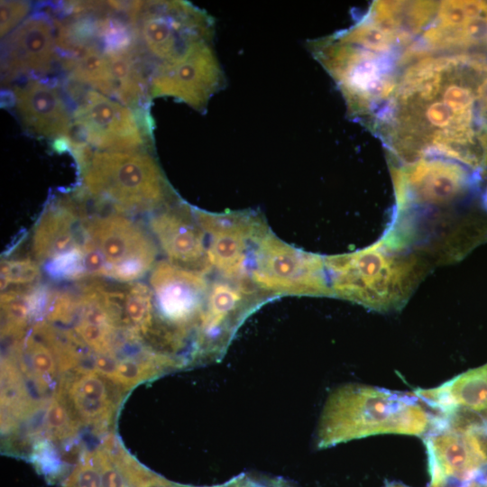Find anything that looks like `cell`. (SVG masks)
<instances>
[{"mask_svg":"<svg viewBox=\"0 0 487 487\" xmlns=\"http://www.w3.org/2000/svg\"><path fill=\"white\" fill-rule=\"evenodd\" d=\"M486 79L485 54L426 57L403 72L371 127L402 163L441 157L487 175V132L478 106Z\"/></svg>","mask_w":487,"mask_h":487,"instance_id":"6da1fadb","label":"cell"},{"mask_svg":"<svg viewBox=\"0 0 487 487\" xmlns=\"http://www.w3.org/2000/svg\"><path fill=\"white\" fill-rule=\"evenodd\" d=\"M433 413L415 396L368 385H343L328 396L319 419L317 447L379 434L424 436Z\"/></svg>","mask_w":487,"mask_h":487,"instance_id":"7a4b0ae2","label":"cell"},{"mask_svg":"<svg viewBox=\"0 0 487 487\" xmlns=\"http://www.w3.org/2000/svg\"><path fill=\"white\" fill-rule=\"evenodd\" d=\"M325 263L333 293L380 311L400 308L423 271L417 259L393 254L381 243Z\"/></svg>","mask_w":487,"mask_h":487,"instance_id":"3957f363","label":"cell"},{"mask_svg":"<svg viewBox=\"0 0 487 487\" xmlns=\"http://www.w3.org/2000/svg\"><path fill=\"white\" fill-rule=\"evenodd\" d=\"M81 173L87 196L117 212L149 210L166 196L161 170L144 151H95Z\"/></svg>","mask_w":487,"mask_h":487,"instance_id":"277c9868","label":"cell"},{"mask_svg":"<svg viewBox=\"0 0 487 487\" xmlns=\"http://www.w3.org/2000/svg\"><path fill=\"white\" fill-rule=\"evenodd\" d=\"M135 24L139 41L156 66L181 60L212 37L210 19L183 1L142 2Z\"/></svg>","mask_w":487,"mask_h":487,"instance_id":"5b68a950","label":"cell"},{"mask_svg":"<svg viewBox=\"0 0 487 487\" xmlns=\"http://www.w3.org/2000/svg\"><path fill=\"white\" fill-rule=\"evenodd\" d=\"M73 114V139L97 151H141L152 136L148 110H133L93 89L78 99Z\"/></svg>","mask_w":487,"mask_h":487,"instance_id":"8992f818","label":"cell"},{"mask_svg":"<svg viewBox=\"0 0 487 487\" xmlns=\"http://www.w3.org/2000/svg\"><path fill=\"white\" fill-rule=\"evenodd\" d=\"M325 259L296 249L266 230L255 242L251 280L276 294L330 295Z\"/></svg>","mask_w":487,"mask_h":487,"instance_id":"52a82bcc","label":"cell"},{"mask_svg":"<svg viewBox=\"0 0 487 487\" xmlns=\"http://www.w3.org/2000/svg\"><path fill=\"white\" fill-rule=\"evenodd\" d=\"M84 228L104 258L106 277L130 282L143 276L156 258L146 231L120 214L85 217Z\"/></svg>","mask_w":487,"mask_h":487,"instance_id":"ba28073f","label":"cell"},{"mask_svg":"<svg viewBox=\"0 0 487 487\" xmlns=\"http://www.w3.org/2000/svg\"><path fill=\"white\" fill-rule=\"evenodd\" d=\"M398 207L410 205L446 207L461 200L482 179L463 164L427 157L395 170Z\"/></svg>","mask_w":487,"mask_h":487,"instance_id":"9c48e42d","label":"cell"},{"mask_svg":"<svg viewBox=\"0 0 487 487\" xmlns=\"http://www.w3.org/2000/svg\"><path fill=\"white\" fill-rule=\"evenodd\" d=\"M150 284L162 321L181 343L188 329L200 324L210 287L202 273L167 262L155 265Z\"/></svg>","mask_w":487,"mask_h":487,"instance_id":"30bf717a","label":"cell"},{"mask_svg":"<svg viewBox=\"0 0 487 487\" xmlns=\"http://www.w3.org/2000/svg\"><path fill=\"white\" fill-rule=\"evenodd\" d=\"M1 54L4 85L21 77L40 78L51 72L60 62L52 17L43 11L30 14L4 38Z\"/></svg>","mask_w":487,"mask_h":487,"instance_id":"8fae6325","label":"cell"},{"mask_svg":"<svg viewBox=\"0 0 487 487\" xmlns=\"http://www.w3.org/2000/svg\"><path fill=\"white\" fill-rule=\"evenodd\" d=\"M194 216L210 236L207 253L211 266L226 280H244L250 244L254 245L268 230L263 221L244 213L211 214L196 210Z\"/></svg>","mask_w":487,"mask_h":487,"instance_id":"7c38bea8","label":"cell"},{"mask_svg":"<svg viewBox=\"0 0 487 487\" xmlns=\"http://www.w3.org/2000/svg\"><path fill=\"white\" fill-rule=\"evenodd\" d=\"M221 73L210 43L203 44L183 60L155 66L150 74V98L171 96L200 110L219 88Z\"/></svg>","mask_w":487,"mask_h":487,"instance_id":"4fadbf2b","label":"cell"},{"mask_svg":"<svg viewBox=\"0 0 487 487\" xmlns=\"http://www.w3.org/2000/svg\"><path fill=\"white\" fill-rule=\"evenodd\" d=\"M11 105L28 133L53 142L73 137V114L56 82L28 78L14 85Z\"/></svg>","mask_w":487,"mask_h":487,"instance_id":"5bb4252c","label":"cell"},{"mask_svg":"<svg viewBox=\"0 0 487 487\" xmlns=\"http://www.w3.org/2000/svg\"><path fill=\"white\" fill-rule=\"evenodd\" d=\"M149 225L170 263L202 274L212 268L203 230L189 214L168 208L152 216Z\"/></svg>","mask_w":487,"mask_h":487,"instance_id":"9a60e30c","label":"cell"},{"mask_svg":"<svg viewBox=\"0 0 487 487\" xmlns=\"http://www.w3.org/2000/svg\"><path fill=\"white\" fill-rule=\"evenodd\" d=\"M83 216L70 198L48 205L32 234V253L38 262H50L83 244L87 236Z\"/></svg>","mask_w":487,"mask_h":487,"instance_id":"2e32d148","label":"cell"},{"mask_svg":"<svg viewBox=\"0 0 487 487\" xmlns=\"http://www.w3.org/2000/svg\"><path fill=\"white\" fill-rule=\"evenodd\" d=\"M413 393L433 413L468 411L487 415V364L462 373L438 387L419 389Z\"/></svg>","mask_w":487,"mask_h":487,"instance_id":"e0dca14e","label":"cell"},{"mask_svg":"<svg viewBox=\"0 0 487 487\" xmlns=\"http://www.w3.org/2000/svg\"><path fill=\"white\" fill-rule=\"evenodd\" d=\"M250 290L245 286H235L227 281H216L208 290L205 309L200 320V345L207 347L209 343L210 352H219L216 342L223 345L228 340L230 326L235 325L246 296Z\"/></svg>","mask_w":487,"mask_h":487,"instance_id":"ac0fdd59","label":"cell"},{"mask_svg":"<svg viewBox=\"0 0 487 487\" xmlns=\"http://www.w3.org/2000/svg\"><path fill=\"white\" fill-rule=\"evenodd\" d=\"M78 374L68 381L65 391L69 407L83 423L104 428L115 409L112 391L105 377L95 371H77Z\"/></svg>","mask_w":487,"mask_h":487,"instance_id":"d6986e66","label":"cell"},{"mask_svg":"<svg viewBox=\"0 0 487 487\" xmlns=\"http://www.w3.org/2000/svg\"><path fill=\"white\" fill-rule=\"evenodd\" d=\"M108 438L94 452L101 487H156L162 479L151 473Z\"/></svg>","mask_w":487,"mask_h":487,"instance_id":"ffe728a7","label":"cell"},{"mask_svg":"<svg viewBox=\"0 0 487 487\" xmlns=\"http://www.w3.org/2000/svg\"><path fill=\"white\" fill-rule=\"evenodd\" d=\"M152 300V289L143 283H130L124 289V324L133 335L155 334Z\"/></svg>","mask_w":487,"mask_h":487,"instance_id":"44dd1931","label":"cell"},{"mask_svg":"<svg viewBox=\"0 0 487 487\" xmlns=\"http://www.w3.org/2000/svg\"><path fill=\"white\" fill-rule=\"evenodd\" d=\"M23 351L36 382L46 387L56 374V354L53 348L32 329V334L24 339Z\"/></svg>","mask_w":487,"mask_h":487,"instance_id":"7402d4cb","label":"cell"},{"mask_svg":"<svg viewBox=\"0 0 487 487\" xmlns=\"http://www.w3.org/2000/svg\"><path fill=\"white\" fill-rule=\"evenodd\" d=\"M1 308L5 319L2 335L18 338L23 334L28 320L32 316L28 291L20 293L10 290L2 293Z\"/></svg>","mask_w":487,"mask_h":487,"instance_id":"603a6c76","label":"cell"},{"mask_svg":"<svg viewBox=\"0 0 487 487\" xmlns=\"http://www.w3.org/2000/svg\"><path fill=\"white\" fill-rule=\"evenodd\" d=\"M45 426L49 435L59 440L68 438L76 432L75 420L70 418L69 407L60 394L47 407Z\"/></svg>","mask_w":487,"mask_h":487,"instance_id":"cb8c5ba5","label":"cell"},{"mask_svg":"<svg viewBox=\"0 0 487 487\" xmlns=\"http://www.w3.org/2000/svg\"><path fill=\"white\" fill-rule=\"evenodd\" d=\"M39 275V264L31 259L2 261L1 290H5L9 284L30 285Z\"/></svg>","mask_w":487,"mask_h":487,"instance_id":"d4e9b609","label":"cell"},{"mask_svg":"<svg viewBox=\"0 0 487 487\" xmlns=\"http://www.w3.org/2000/svg\"><path fill=\"white\" fill-rule=\"evenodd\" d=\"M61 487H101L100 470L94 453L80 457L65 477Z\"/></svg>","mask_w":487,"mask_h":487,"instance_id":"484cf974","label":"cell"},{"mask_svg":"<svg viewBox=\"0 0 487 487\" xmlns=\"http://www.w3.org/2000/svg\"><path fill=\"white\" fill-rule=\"evenodd\" d=\"M1 38H5L17 28L28 15L32 4L25 1H1Z\"/></svg>","mask_w":487,"mask_h":487,"instance_id":"4316f807","label":"cell"},{"mask_svg":"<svg viewBox=\"0 0 487 487\" xmlns=\"http://www.w3.org/2000/svg\"><path fill=\"white\" fill-rule=\"evenodd\" d=\"M479 120L482 128L487 132V79L483 83L479 96Z\"/></svg>","mask_w":487,"mask_h":487,"instance_id":"83f0119b","label":"cell"},{"mask_svg":"<svg viewBox=\"0 0 487 487\" xmlns=\"http://www.w3.org/2000/svg\"><path fill=\"white\" fill-rule=\"evenodd\" d=\"M384 487H408V486L403 485L401 483H397V482H389Z\"/></svg>","mask_w":487,"mask_h":487,"instance_id":"f1b7e54d","label":"cell"},{"mask_svg":"<svg viewBox=\"0 0 487 487\" xmlns=\"http://www.w3.org/2000/svg\"><path fill=\"white\" fill-rule=\"evenodd\" d=\"M242 486H243L242 482H235L229 483L227 485H224V486H220V487H242Z\"/></svg>","mask_w":487,"mask_h":487,"instance_id":"f546056e","label":"cell"},{"mask_svg":"<svg viewBox=\"0 0 487 487\" xmlns=\"http://www.w3.org/2000/svg\"><path fill=\"white\" fill-rule=\"evenodd\" d=\"M159 487H178V486L173 485V484H169L167 482H163L162 481L161 483L159 485Z\"/></svg>","mask_w":487,"mask_h":487,"instance_id":"4dcf8cb0","label":"cell"}]
</instances>
